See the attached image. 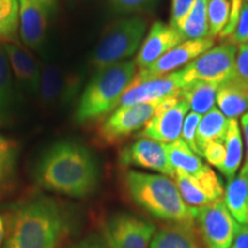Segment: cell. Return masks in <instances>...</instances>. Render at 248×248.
Returning <instances> with one entry per match:
<instances>
[{"mask_svg": "<svg viewBox=\"0 0 248 248\" xmlns=\"http://www.w3.org/2000/svg\"><path fill=\"white\" fill-rule=\"evenodd\" d=\"M201 156L219 170L225 160L224 141H212L201 150Z\"/></svg>", "mask_w": 248, "mask_h": 248, "instance_id": "cell-33", "label": "cell"}, {"mask_svg": "<svg viewBox=\"0 0 248 248\" xmlns=\"http://www.w3.org/2000/svg\"><path fill=\"white\" fill-rule=\"evenodd\" d=\"M170 1H171L170 26L178 30V28L181 27L186 15L188 14L195 0H170Z\"/></svg>", "mask_w": 248, "mask_h": 248, "instance_id": "cell-35", "label": "cell"}, {"mask_svg": "<svg viewBox=\"0 0 248 248\" xmlns=\"http://www.w3.org/2000/svg\"><path fill=\"white\" fill-rule=\"evenodd\" d=\"M111 7L120 14H133L154 8L157 0H109Z\"/></svg>", "mask_w": 248, "mask_h": 248, "instance_id": "cell-32", "label": "cell"}, {"mask_svg": "<svg viewBox=\"0 0 248 248\" xmlns=\"http://www.w3.org/2000/svg\"><path fill=\"white\" fill-rule=\"evenodd\" d=\"M195 224L204 248H229L241 225L223 200L198 208Z\"/></svg>", "mask_w": 248, "mask_h": 248, "instance_id": "cell-8", "label": "cell"}, {"mask_svg": "<svg viewBox=\"0 0 248 248\" xmlns=\"http://www.w3.org/2000/svg\"><path fill=\"white\" fill-rule=\"evenodd\" d=\"M5 233H6V223L5 218L0 216V245L4 243L5 240Z\"/></svg>", "mask_w": 248, "mask_h": 248, "instance_id": "cell-40", "label": "cell"}, {"mask_svg": "<svg viewBox=\"0 0 248 248\" xmlns=\"http://www.w3.org/2000/svg\"><path fill=\"white\" fill-rule=\"evenodd\" d=\"M39 98L45 105H53L64 101L69 92L74 90L73 79H66L63 73L55 64H45L40 68Z\"/></svg>", "mask_w": 248, "mask_h": 248, "instance_id": "cell-20", "label": "cell"}, {"mask_svg": "<svg viewBox=\"0 0 248 248\" xmlns=\"http://www.w3.org/2000/svg\"><path fill=\"white\" fill-rule=\"evenodd\" d=\"M137 74L135 60H126L105 68L93 77L82 93L76 110L77 122L89 123L113 113Z\"/></svg>", "mask_w": 248, "mask_h": 248, "instance_id": "cell-4", "label": "cell"}, {"mask_svg": "<svg viewBox=\"0 0 248 248\" xmlns=\"http://www.w3.org/2000/svg\"><path fill=\"white\" fill-rule=\"evenodd\" d=\"M224 203L239 224H246L248 206V175L240 171L238 177L228 182L224 191Z\"/></svg>", "mask_w": 248, "mask_h": 248, "instance_id": "cell-24", "label": "cell"}, {"mask_svg": "<svg viewBox=\"0 0 248 248\" xmlns=\"http://www.w3.org/2000/svg\"><path fill=\"white\" fill-rule=\"evenodd\" d=\"M184 86L182 70L159 77H141L136 74L132 83L122 95L119 107L161 101L177 94Z\"/></svg>", "mask_w": 248, "mask_h": 248, "instance_id": "cell-11", "label": "cell"}, {"mask_svg": "<svg viewBox=\"0 0 248 248\" xmlns=\"http://www.w3.org/2000/svg\"><path fill=\"white\" fill-rule=\"evenodd\" d=\"M20 29L18 0H0V40L12 43L16 40Z\"/></svg>", "mask_w": 248, "mask_h": 248, "instance_id": "cell-29", "label": "cell"}, {"mask_svg": "<svg viewBox=\"0 0 248 248\" xmlns=\"http://www.w3.org/2000/svg\"><path fill=\"white\" fill-rule=\"evenodd\" d=\"M100 171L93 154L75 141L62 140L49 146L35 169L37 185L69 198H86L98 188Z\"/></svg>", "mask_w": 248, "mask_h": 248, "instance_id": "cell-2", "label": "cell"}, {"mask_svg": "<svg viewBox=\"0 0 248 248\" xmlns=\"http://www.w3.org/2000/svg\"><path fill=\"white\" fill-rule=\"evenodd\" d=\"M217 89L218 85L214 83L194 82L185 85L181 90V95L194 113L204 115L214 108Z\"/></svg>", "mask_w": 248, "mask_h": 248, "instance_id": "cell-26", "label": "cell"}, {"mask_svg": "<svg viewBox=\"0 0 248 248\" xmlns=\"http://www.w3.org/2000/svg\"><path fill=\"white\" fill-rule=\"evenodd\" d=\"M120 163L124 167L159 171L164 176H175L164 144L148 138H138L120 152Z\"/></svg>", "mask_w": 248, "mask_h": 248, "instance_id": "cell-13", "label": "cell"}, {"mask_svg": "<svg viewBox=\"0 0 248 248\" xmlns=\"http://www.w3.org/2000/svg\"><path fill=\"white\" fill-rule=\"evenodd\" d=\"M164 146L169 162L175 172L197 175L207 167V164L201 161L199 155L195 154L182 138L169 144H164Z\"/></svg>", "mask_w": 248, "mask_h": 248, "instance_id": "cell-23", "label": "cell"}, {"mask_svg": "<svg viewBox=\"0 0 248 248\" xmlns=\"http://www.w3.org/2000/svg\"><path fill=\"white\" fill-rule=\"evenodd\" d=\"M235 75L248 83V43L241 44L238 47L235 58Z\"/></svg>", "mask_w": 248, "mask_h": 248, "instance_id": "cell-36", "label": "cell"}, {"mask_svg": "<svg viewBox=\"0 0 248 248\" xmlns=\"http://www.w3.org/2000/svg\"><path fill=\"white\" fill-rule=\"evenodd\" d=\"M194 226L168 223L155 232L150 248H201Z\"/></svg>", "mask_w": 248, "mask_h": 248, "instance_id": "cell-19", "label": "cell"}, {"mask_svg": "<svg viewBox=\"0 0 248 248\" xmlns=\"http://www.w3.org/2000/svg\"><path fill=\"white\" fill-rule=\"evenodd\" d=\"M173 178L183 200L192 208L208 206L224 195L222 181L209 166L197 175L175 172Z\"/></svg>", "mask_w": 248, "mask_h": 248, "instance_id": "cell-12", "label": "cell"}, {"mask_svg": "<svg viewBox=\"0 0 248 248\" xmlns=\"http://www.w3.org/2000/svg\"><path fill=\"white\" fill-rule=\"evenodd\" d=\"M4 48L7 55L12 73L21 88L29 94L38 95L40 88V68L29 52L13 43H5Z\"/></svg>", "mask_w": 248, "mask_h": 248, "instance_id": "cell-17", "label": "cell"}, {"mask_svg": "<svg viewBox=\"0 0 248 248\" xmlns=\"http://www.w3.org/2000/svg\"><path fill=\"white\" fill-rule=\"evenodd\" d=\"M229 248H248V225H240L239 230Z\"/></svg>", "mask_w": 248, "mask_h": 248, "instance_id": "cell-38", "label": "cell"}, {"mask_svg": "<svg viewBox=\"0 0 248 248\" xmlns=\"http://www.w3.org/2000/svg\"><path fill=\"white\" fill-rule=\"evenodd\" d=\"M229 43L235 46L248 43V2L243 4L237 27L229 37Z\"/></svg>", "mask_w": 248, "mask_h": 248, "instance_id": "cell-34", "label": "cell"}, {"mask_svg": "<svg viewBox=\"0 0 248 248\" xmlns=\"http://www.w3.org/2000/svg\"><path fill=\"white\" fill-rule=\"evenodd\" d=\"M67 248H109L105 243L104 238L97 234H88L82 239L75 241Z\"/></svg>", "mask_w": 248, "mask_h": 248, "instance_id": "cell-37", "label": "cell"}, {"mask_svg": "<svg viewBox=\"0 0 248 248\" xmlns=\"http://www.w3.org/2000/svg\"><path fill=\"white\" fill-rule=\"evenodd\" d=\"M245 2H248V0H245Z\"/></svg>", "mask_w": 248, "mask_h": 248, "instance_id": "cell-43", "label": "cell"}, {"mask_svg": "<svg viewBox=\"0 0 248 248\" xmlns=\"http://www.w3.org/2000/svg\"><path fill=\"white\" fill-rule=\"evenodd\" d=\"M5 223L4 248H59L75 230L76 217L60 201L35 195L14 204Z\"/></svg>", "mask_w": 248, "mask_h": 248, "instance_id": "cell-1", "label": "cell"}, {"mask_svg": "<svg viewBox=\"0 0 248 248\" xmlns=\"http://www.w3.org/2000/svg\"><path fill=\"white\" fill-rule=\"evenodd\" d=\"M12 74L4 45L0 44V121L2 124L7 121L15 100Z\"/></svg>", "mask_w": 248, "mask_h": 248, "instance_id": "cell-28", "label": "cell"}, {"mask_svg": "<svg viewBox=\"0 0 248 248\" xmlns=\"http://www.w3.org/2000/svg\"><path fill=\"white\" fill-rule=\"evenodd\" d=\"M216 104L228 119L243 116L248 111V83L234 75L219 84L216 93Z\"/></svg>", "mask_w": 248, "mask_h": 248, "instance_id": "cell-18", "label": "cell"}, {"mask_svg": "<svg viewBox=\"0 0 248 248\" xmlns=\"http://www.w3.org/2000/svg\"><path fill=\"white\" fill-rule=\"evenodd\" d=\"M208 0H195L178 30L186 40L207 38L208 36Z\"/></svg>", "mask_w": 248, "mask_h": 248, "instance_id": "cell-27", "label": "cell"}, {"mask_svg": "<svg viewBox=\"0 0 248 248\" xmlns=\"http://www.w3.org/2000/svg\"><path fill=\"white\" fill-rule=\"evenodd\" d=\"M159 102L117 107L99 126L97 133L99 140L106 145H115L142 130L154 116Z\"/></svg>", "mask_w": 248, "mask_h": 248, "instance_id": "cell-10", "label": "cell"}, {"mask_svg": "<svg viewBox=\"0 0 248 248\" xmlns=\"http://www.w3.org/2000/svg\"><path fill=\"white\" fill-rule=\"evenodd\" d=\"M238 47L231 43L212 47L182 69L185 85L194 82L222 84L235 75Z\"/></svg>", "mask_w": 248, "mask_h": 248, "instance_id": "cell-6", "label": "cell"}, {"mask_svg": "<svg viewBox=\"0 0 248 248\" xmlns=\"http://www.w3.org/2000/svg\"><path fill=\"white\" fill-rule=\"evenodd\" d=\"M0 125H2V123H1V121H0Z\"/></svg>", "mask_w": 248, "mask_h": 248, "instance_id": "cell-42", "label": "cell"}, {"mask_svg": "<svg viewBox=\"0 0 248 248\" xmlns=\"http://www.w3.org/2000/svg\"><path fill=\"white\" fill-rule=\"evenodd\" d=\"M225 146V160L219 168L223 175L231 181L235 177L239 169L244 153V142L241 137L240 128L238 121L235 119H229V125L224 138Z\"/></svg>", "mask_w": 248, "mask_h": 248, "instance_id": "cell-22", "label": "cell"}, {"mask_svg": "<svg viewBox=\"0 0 248 248\" xmlns=\"http://www.w3.org/2000/svg\"><path fill=\"white\" fill-rule=\"evenodd\" d=\"M156 225L129 213H117L105 222L102 238L109 248H150Z\"/></svg>", "mask_w": 248, "mask_h": 248, "instance_id": "cell-7", "label": "cell"}, {"mask_svg": "<svg viewBox=\"0 0 248 248\" xmlns=\"http://www.w3.org/2000/svg\"><path fill=\"white\" fill-rule=\"evenodd\" d=\"M55 0H18L20 32L23 44L39 49L44 44Z\"/></svg>", "mask_w": 248, "mask_h": 248, "instance_id": "cell-14", "label": "cell"}, {"mask_svg": "<svg viewBox=\"0 0 248 248\" xmlns=\"http://www.w3.org/2000/svg\"><path fill=\"white\" fill-rule=\"evenodd\" d=\"M185 40L181 31L176 28L156 21L152 24L146 38L142 40L135 60L136 66L139 68V70L145 69Z\"/></svg>", "mask_w": 248, "mask_h": 248, "instance_id": "cell-16", "label": "cell"}, {"mask_svg": "<svg viewBox=\"0 0 248 248\" xmlns=\"http://www.w3.org/2000/svg\"><path fill=\"white\" fill-rule=\"evenodd\" d=\"M229 119L218 108L214 107L212 110L201 117L197 130V144L201 150L212 141H224Z\"/></svg>", "mask_w": 248, "mask_h": 248, "instance_id": "cell-25", "label": "cell"}, {"mask_svg": "<svg viewBox=\"0 0 248 248\" xmlns=\"http://www.w3.org/2000/svg\"><path fill=\"white\" fill-rule=\"evenodd\" d=\"M230 0H208V36L210 38L219 36L228 26L230 17Z\"/></svg>", "mask_w": 248, "mask_h": 248, "instance_id": "cell-30", "label": "cell"}, {"mask_svg": "<svg viewBox=\"0 0 248 248\" xmlns=\"http://www.w3.org/2000/svg\"><path fill=\"white\" fill-rule=\"evenodd\" d=\"M214 46V38L188 39L167 52L159 60L145 69L139 70L138 75L141 77H159L168 75L179 69L183 66H187L201 54L207 52Z\"/></svg>", "mask_w": 248, "mask_h": 248, "instance_id": "cell-15", "label": "cell"}, {"mask_svg": "<svg viewBox=\"0 0 248 248\" xmlns=\"http://www.w3.org/2000/svg\"><path fill=\"white\" fill-rule=\"evenodd\" d=\"M190 109L187 101L182 98L181 92L163 99L157 105L154 116L138 133V138L169 144L181 138L183 123Z\"/></svg>", "mask_w": 248, "mask_h": 248, "instance_id": "cell-9", "label": "cell"}, {"mask_svg": "<svg viewBox=\"0 0 248 248\" xmlns=\"http://www.w3.org/2000/svg\"><path fill=\"white\" fill-rule=\"evenodd\" d=\"M146 29V20L139 16L125 17L111 24L90 58L92 73H99L132 57L140 48Z\"/></svg>", "mask_w": 248, "mask_h": 248, "instance_id": "cell-5", "label": "cell"}, {"mask_svg": "<svg viewBox=\"0 0 248 248\" xmlns=\"http://www.w3.org/2000/svg\"><path fill=\"white\" fill-rule=\"evenodd\" d=\"M123 184L132 202L154 218L195 225L198 208L185 203L176 183L168 176L128 170Z\"/></svg>", "mask_w": 248, "mask_h": 248, "instance_id": "cell-3", "label": "cell"}, {"mask_svg": "<svg viewBox=\"0 0 248 248\" xmlns=\"http://www.w3.org/2000/svg\"><path fill=\"white\" fill-rule=\"evenodd\" d=\"M201 120V115L199 114L192 113L187 114L184 120V123H183V129H182V139L184 140L187 146L191 148L192 151L194 152L195 154H198L199 156L200 155V151L199 147H198L197 144V130H198V125H199Z\"/></svg>", "mask_w": 248, "mask_h": 248, "instance_id": "cell-31", "label": "cell"}, {"mask_svg": "<svg viewBox=\"0 0 248 248\" xmlns=\"http://www.w3.org/2000/svg\"><path fill=\"white\" fill-rule=\"evenodd\" d=\"M18 145L14 139L0 135V198L13 190L16 183Z\"/></svg>", "mask_w": 248, "mask_h": 248, "instance_id": "cell-21", "label": "cell"}, {"mask_svg": "<svg viewBox=\"0 0 248 248\" xmlns=\"http://www.w3.org/2000/svg\"><path fill=\"white\" fill-rule=\"evenodd\" d=\"M241 128H243L245 144H246V160H245V164L243 169H241V172L248 175V111L241 116Z\"/></svg>", "mask_w": 248, "mask_h": 248, "instance_id": "cell-39", "label": "cell"}, {"mask_svg": "<svg viewBox=\"0 0 248 248\" xmlns=\"http://www.w3.org/2000/svg\"><path fill=\"white\" fill-rule=\"evenodd\" d=\"M246 224L248 225V206H247V214H246Z\"/></svg>", "mask_w": 248, "mask_h": 248, "instance_id": "cell-41", "label": "cell"}]
</instances>
